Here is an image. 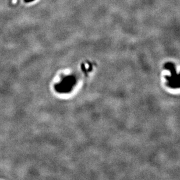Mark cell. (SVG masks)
I'll use <instances>...</instances> for the list:
<instances>
[{"mask_svg": "<svg viewBox=\"0 0 180 180\" xmlns=\"http://www.w3.org/2000/svg\"><path fill=\"white\" fill-rule=\"evenodd\" d=\"M25 2H32V1H33L34 0H24Z\"/></svg>", "mask_w": 180, "mask_h": 180, "instance_id": "6da1fadb", "label": "cell"}]
</instances>
